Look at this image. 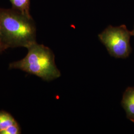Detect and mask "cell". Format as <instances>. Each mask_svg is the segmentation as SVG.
<instances>
[{
    "label": "cell",
    "instance_id": "obj_1",
    "mask_svg": "<svg viewBox=\"0 0 134 134\" xmlns=\"http://www.w3.org/2000/svg\"><path fill=\"white\" fill-rule=\"evenodd\" d=\"M0 34L3 50L27 48L36 42V28L31 15L0 8Z\"/></svg>",
    "mask_w": 134,
    "mask_h": 134
},
{
    "label": "cell",
    "instance_id": "obj_2",
    "mask_svg": "<svg viewBox=\"0 0 134 134\" xmlns=\"http://www.w3.org/2000/svg\"><path fill=\"white\" fill-rule=\"evenodd\" d=\"M27 49L28 52L26 56L10 63V69H19L45 81H53L61 76L55 62L54 54L50 48L36 42Z\"/></svg>",
    "mask_w": 134,
    "mask_h": 134
},
{
    "label": "cell",
    "instance_id": "obj_3",
    "mask_svg": "<svg viewBox=\"0 0 134 134\" xmlns=\"http://www.w3.org/2000/svg\"><path fill=\"white\" fill-rule=\"evenodd\" d=\"M132 36L125 25L114 27L108 26L98 37L107 48L110 55L116 58L124 59L132 52L130 40Z\"/></svg>",
    "mask_w": 134,
    "mask_h": 134
},
{
    "label": "cell",
    "instance_id": "obj_4",
    "mask_svg": "<svg viewBox=\"0 0 134 134\" xmlns=\"http://www.w3.org/2000/svg\"><path fill=\"white\" fill-rule=\"evenodd\" d=\"M127 118L134 123V87H129L125 91L121 102Z\"/></svg>",
    "mask_w": 134,
    "mask_h": 134
},
{
    "label": "cell",
    "instance_id": "obj_5",
    "mask_svg": "<svg viewBox=\"0 0 134 134\" xmlns=\"http://www.w3.org/2000/svg\"><path fill=\"white\" fill-rule=\"evenodd\" d=\"M16 122L10 113L5 111H0V134H4L6 130Z\"/></svg>",
    "mask_w": 134,
    "mask_h": 134
},
{
    "label": "cell",
    "instance_id": "obj_6",
    "mask_svg": "<svg viewBox=\"0 0 134 134\" xmlns=\"http://www.w3.org/2000/svg\"><path fill=\"white\" fill-rule=\"evenodd\" d=\"M11 3L12 8L14 10L27 14H30V0H9Z\"/></svg>",
    "mask_w": 134,
    "mask_h": 134
},
{
    "label": "cell",
    "instance_id": "obj_7",
    "mask_svg": "<svg viewBox=\"0 0 134 134\" xmlns=\"http://www.w3.org/2000/svg\"><path fill=\"white\" fill-rule=\"evenodd\" d=\"M20 133V128L18 122H16L8 129L6 130L3 134H19Z\"/></svg>",
    "mask_w": 134,
    "mask_h": 134
},
{
    "label": "cell",
    "instance_id": "obj_8",
    "mask_svg": "<svg viewBox=\"0 0 134 134\" xmlns=\"http://www.w3.org/2000/svg\"><path fill=\"white\" fill-rule=\"evenodd\" d=\"M4 51V50H3V48L2 47V44L1 42V34H0V54H1Z\"/></svg>",
    "mask_w": 134,
    "mask_h": 134
},
{
    "label": "cell",
    "instance_id": "obj_9",
    "mask_svg": "<svg viewBox=\"0 0 134 134\" xmlns=\"http://www.w3.org/2000/svg\"><path fill=\"white\" fill-rule=\"evenodd\" d=\"M131 34L132 36H134V29H133V30H132V31H131Z\"/></svg>",
    "mask_w": 134,
    "mask_h": 134
}]
</instances>
